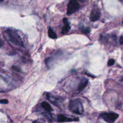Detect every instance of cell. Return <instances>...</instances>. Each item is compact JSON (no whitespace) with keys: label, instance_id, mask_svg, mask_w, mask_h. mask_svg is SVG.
I'll list each match as a JSON object with an SVG mask.
<instances>
[{"label":"cell","instance_id":"cell-6","mask_svg":"<svg viewBox=\"0 0 123 123\" xmlns=\"http://www.w3.org/2000/svg\"><path fill=\"white\" fill-rule=\"evenodd\" d=\"M57 121L59 123L71 122V121H79V118H71L66 117L64 115L60 114L57 116Z\"/></svg>","mask_w":123,"mask_h":123},{"label":"cell","instance_id":"cell-3","mask_svg":"<svg viewBox=\"0 0 123 123\" xmlns=\"http://www.w3.org/2000/svg\"><path fill=\"white\" fill-rule=\"evenodd\" d=\"M118 114L114 112H104L100 114V117L108 123H113L115 122L118 118Z\"/></svg>","mask_w":123,"mask_h":123},{"label":"cell","instance_id":"cell-2","mask_svg":"<svg viewBox=\"0 0 123 123\" xmlns=\"http://www.w3.org/2000/svg\"><path fill=\"white\" fill-rule=\"evenodd\" d=\"M69 109L73 113L82 115L84 113V107L79 100H72L70 102Z\"/></svg>","mask_w":123,"mask_h":123},{"label":"cell","instance_id":"cell-7","mask_svg":"<svg viewBox=\"0 0 123 123\" xmlns=\"http://www.w3.org/2000/svg\"><path fill=\"white\" fill-rule=\"evenodd\" d=\"M63 23L64 25L63 26H62V31H61V32H62L63 34H67L68 31L70 30V25L69 22L68 21V19L67 18H64L63 19Z\"/></svg>","mask_w":123,"mask_h":123},{"label":"cell","instance_id":"cell-15","mask_svg":"<svg viewBox=\"0 0 123 123\" xmlns=\"http://www.w3.org/2000/svg\"><path fill=\"white\" fill-rule=\"evenodd\" d=\"M33 123H44V121L43 120H36Z\"/></svg>","mask_w":123,"mask_h":123},{"label":"cell","instance_id":"cell-10","mask_svg":"<svg viewBox=\"0 0 123 123\" xmlns=\"http://www.w3.org/2000/svg\"><path fill=\"white\" fill-rule=\"evenodd\" d=\"M48 36L50 38H53V39L57 38V36H56V33L54 32L53 29L50 27H49V29H48Z\"/></svg>","mask_w":123,"mask_h":123},{"label":"cell","instance_id":"cell-16","mask_svg":"<svg viewBox=\"0 0 123 123\" xmlns=\"http://www.w3.org/2000/svg\"><path fill=\"white\" fill-rule=\"evenodd\" d=\"M120 41V43H121V44H123V36H122L121 37Z\"/></svg>","mask_w":123,"mask_h":123},{"label":"cell","instance_id":"cell-13","mask_svg":"<svg viewBox=\"0 0 123 123\" xmlns=\"http://www.w3.org/2000/svg\"><path fill=\"white\" fill-rule=\"evenodd\" d=\"M8 103V101L7 99H2L0 100V103L1 104H7Z\"/></svg>","mask_w":123,"mask_h":123},{"label":"cell","instance_id":"cell-5","mask_svg":"<svg viewBox=\"0 0 123 123\" xmlns=\"http://www.w3.org/2000/svg\"><path fill=\"white\" fill-rule=\"evenodd\" d=\"M100 10L97 6H94L90 14V19L92 22H96L99 19L100 17Z\"/></svg>","mask_w":123,"mask_h":123},{"label":"cell","instance_id":"cell-4","mask_svg":"<svg viewBox=\"0 0 123 123\" xmlns=\"http://www.w3.org/2000/svg\"><path fill=\"white\" fill-rule=\"evenodd\" d=\"M79 3L76 0H70L67 5V13L68 15L73 14L79 10Z\"/></svg>","mask_w":123,"mask_h":123},{"label":"cell","instance_id":"cell-11","mask_svg":"<svg viewBox=\"0 0 123 123\" xmlns=\"http://www.w3.org/2000/svg\"><path fill=\"white\" fill-rule=\"evenodd\" d=\"M114 63H115V60H114V59H110V60L108 61V66H112L114 64Z\"/></svg>","mask_w":123,"mask_h":123},{"label":"cell","instance_id":"cell-19","mask_svg":"<svg viewBox=\"0 0 123 123\" xmlns=\"http://www.w3.org/2000/svg\"></svg>","mask_w":123,"mask_h":123},{"label":"cell","instance_id":"cell-9","mask_svg":"<svg viewBox=\"0 0 123 123\" xmlns=\"http://www.w3.org/2000/svg\"><path fill=\"white\" fill-rule=\"evenodd\" d=\"M41 105H42V108L44 109L45 111L48 112H50L52 110V109L51 106L49 105V103H48L47 102H43L41 103Z\"/></svg>","mask_w":123,"mask_h":123},{"label":"cell","instance_id":"cell-12","mask_svg":"<svg viewBox=\"0 0 123 123\" xmlns=\"http://www.w3.org/2000/svg\"><path fill=\"white\" fill-rule=\"evenodd\" d=\"M82 31L84 33H89L90 31V30L89 28H84L83 29H82Z\"/></svg>","mask_w":123,"mask_h":123},{"label":"cell","instance_id":"cell-1","mask_svg":"<svg viewBox=\"0 0 123 123\" xmlns=\"http://www.w3.org/2000/svg\"><path fill=\"white\" fill-rule=\"evenodd\" d=\"M5 34H6L8 40L13 44L18 47L24 46V42L21 37L15 31L11 29H8L5 31Z\"/></svg>","mask_w":123,"mask_h":123},{"label":"cell","instance_id":"cell-8","mask_svg":"<svg viewBox=\"0 0 123 123\" xmlns=\"http://www.w3.org/2000/svg\"><path fill=\"white\" fill-rule=\"evenodd\" d=\"M88 83V80L85 78H83L81 80H80V83H79V85H78V90L79 91H82L84 90L87 85Z\"/></svg>","mask_w":123,"mask_h":123},{"label":"cell","instance_id":"cell-14","mask_svg":"<svg viewBox=\"0 0 123 123\" xmlns=\"http://www.w3.org/2000/svg\"><path fill=\"white\" fill-rule=\"evenodd\" d=\"M12 69L16 72H20V68H18V67H16V66H12Z\"/></svg>","mask_w":123,"mask_h":123},{"label":"cell","instance_id":"cell-17","mask_svg":"<svg viewBox=\"0 0 123 123\" xmlns=\"http://www.w3.org/2000/svg\"><path fill=\"white\" fill-rule=\"evenodd\" d=\"M2 46V41L0 40V47H1Z\"/></svg>","mask_w":123,"mask_h":123},{"label":"cell","instance_id":"cell-18","mask_svg":"<svg viewBox=\"0 0 123 123\" xmlns=\"http://www.w3.org/2000/svg\"><path fill=\"white\" fill-rule=\"evenodd\" d=\"M4 0H0V2H1V1H3Z\"/></svg>","mask_w":123,"mask_h":123}]
</instances>
